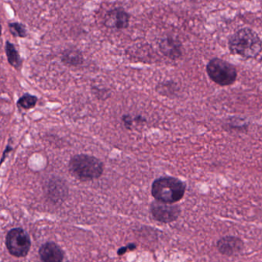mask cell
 I'll return each mask as SVG.
<instances>
[{
    "instance_id": "cell-14",
    "label": "cell",
    "mask_w": 262,
    "mask_h": 262,
    "mask_svg": "<svg viewBox=\"0 0 262 262\" xmlns=\"http://www.w3.org/2000/svg\"><path fill=\"white\" fill-rule=\"evenodd\" d=\"M37 101H38V98L34 95L25 94L18 99L17 105H18V107L28 110V109L35 107Z\"/></svg>"
},
{
    "instance_id": "cell-7",
    "label": "cell",
    "mask_w": 262,
    "mask_h": 262,
    "mask_svg": "<svg viewBox=\"0 0 262 262\" xmlns=\"http://www.w3.org/2000/svg\"><path fill=\"white\" fill-rule=\"evenodd\" d=\"M217 249L223 255L232 256L243 252L244 243L241 238L237 237L226 236L219 240Z\"/></svg>"
},
{
    "instance_id": "cell-11",
    "label": "cell",
    "mask_w": 262,
    "mask_h": 262,
    "mask_svg": "<svg viewBox=\"0 0 262 262\" xmlns=\"http://www.w3.org/2000/svg\"><path fill=\"white\" fill-rule=\"evenodd\" d=\"M48 189L51 198L55 200L64 198L68 193L67 186L64 184V182L60 179L51 180L48 185Z\"/></svg>"
},
{
    "instance_id": "cell-12",
    "label": "cell",
    "mask_w": 262,
    "mask_h": 262,
    "mask_svg": "<svg viewBox=\"0 0 262 262\" xmlns=\"http://www.w3.org/2000/svg\"><path fill=\"white\" fill-rule=\"evenodd\" d=\"M6 53L9 64L15 69H19L21 67V63H23L21 57H20L19 54H18V51L15 49L14 45H12L9 41L6 42Z\"/></svg>"
},
{
    "instance_id": "cell-3",
    "label": "cell",
    "mask_w": 262,
    "mask_h": 262,
    "mask_svg": "<svg viewBox=\"0 0 262 262\" xmlns=\"http://www.w3.org/2000/svg\"><path fill=\"white\" fill-rule=\"evenodd\" d=\"M151 192L157 201L172 204L183 198L186 192V184L174 177H160L152 183Z\"/></svg>"
},
{
    "instance_id": "cell-2",
    "label": "cell",
    "mask_w": 262,
    "mask_h": 262,
    "mask_svg": "<svg viewBox=\"0 0 262 262\" xmlns=\"http://www.w3.org/2000/svg\"><path fill=\"white\" fill-rule=\"evenodd\" d=\"M69 172L78 180L88 181L96 180L102 175L104 165L96 157L80 154L72 157L69 161Z\"/></svg>"
},
{
    "instance_id": "cell-19",
    "label": "cell",
    "mask_w": 262,
    "mask_h": 262,
    "mask_svg": "<svg viewBox=\"0 0 262 262\" xmlns=\"http://www.w3.org/2000/svg\"><path fill=\"white\" fill-rule=\"evenodd\" d=\"M1 34H2V27H1V25H0V36H1Z\"/></svg>"
},
{
    "instance_id": "cell-16",
    "label": "cell",
    "mask_w": 262,
    "mask_h": 262,
    "mask_svg": "<svg viewBox=\"0 0 262 262\" xmlns=\"http://www.w3.org/2000/svg\"><path fill=\"white\" fill-rule=\"evenodd\" d=\"M123 122H124V126L127 127V129L131 128V125H132L133 121L134 119L130 116V115H124L122 118Z\"/></svg>"
},
{
    "instance_id": "cell-6",
    "label": "cell",
    "mask_w": 262,
    "mask_h": 262,
    "mask_svg": "<svg viewBox=\"0 0 262 262\" xmlns=\"http://www.w3.org/2000/svg\"><path fill=\"white\" fill-rule=\"evenodd\" d=\"M151 212L156 220L163 223H170L178 218L180 209L178 206L156 201L151 205Z\"/></svg>"
},
{
    "instance_id": "cell-10",
    "label": "cell",
    "mask_w": 262,
    "mask_h": 262,
    "mask_svg": "<svg viewBox=\"0 0 262 262\" xmlns=\"http://www.w3.org/2000/svg\"><path fill=\"white\" fill-rule=\"evenodd\" d=\"M160 50L169 58H177L181 55L180 44L172 38H166L162 40L160 45Z\"/></svg>"
},
{
    "instance_id": "cell-1",
    "label": "cell",
    "mask_w": 262,
    "mask_h": 262,
    "mask_svg": "<svg viewBox=\"0 0 262 262\" xmlns=\"http://www.w3.org/2000/svg\"><path fill=\"white\" fill-rule=\"evenodd\" d=\"M231 53L246 59L256 58L262 51L259 35L250 28H243L231 35L229 39Z\"/></svg>"
},
{
    "instance_id": "cell-18",
    "label": "cell",
    "mask_w": 262,
    "mask_h": 262,
    "mask_svg": "<svg viewBox=\"0 0 262 262\" xmlns=\"http://www.w3.org/2000/svg\"><path fill=\"white\" fill-rule=\"evenodd\" d=\"M133 246H134V245L132 244L130 245V246H127V247H124L120 249V250L118 251V255H122V254L125 253V252H127L126 250H127L128 248L132 247Z\"/></svg>"
},
{
    "instance_id": "cell-8",
    "label": "cell",
    "mask_w": 262,
    "mask_h": 262,
    "mask_svg": "<svg viewBox=\"0 0 262 262\" xmlns=\"http://www.w3.org/2000/svg\"><path fill=\"white\" fill-rule=\"evenodd\" d=\"M130 23V15L124 9L117 8L110 11L106 15V26L117 29H124L128 27Z\"/></svg>"
},
{
    "instance_id": "cell-9",
    "label": "cell",
    "mask_w": 262,
    "mask_h": 262,
    "mask_svg": "<svg viewBox=\"0 0 262 262\" xmlns=\"http://www.w3.org/2000/svg\"><path fill=\"white\" fill-rule=\"evenodd\" d=\"M40 258L42 262H62L63 252L56 244L47 243L39 250Z\"/></svg>"
},
{
    "instance_id": "cell-5",
    "label": "cell",
    "mask_w": 262,
    "mask_h": 262,
    "mask_svg": "<svg viewBox=\"0 0 262 262\" xmlns=\"http://www.w3.org/2000/svg\"><path fill=\"white\" fill-rule=\"evenodd\" d=\"M6 246L14 256L24 257L29 253L30 249V238L23 229H14L7 235Z\"/></svg>"
},
{
    "instance_id": "cell-13",
    "label": "cell",
    "mask_w": 262,
    "mask_h": 262,
    "mask_svg": "<svg viewBox=\"0 0 262 262\" xmlns=\"http://www.w3.org/2000/svg\"><path fill=\"white\" fill-rule=\"evenodd\" d=\"M61 59L63 62L72 66H79L83 62L82 55L76 49H68L64 51Z\"/></svg>"
},
{
    "instance_id": "cell-4",
    "label": "cell",
    "mask_w": 262,
    "mask_h": 262,
    "mask_svg": "<svg viewBox=\"0 0 262 262\" xmlns=\"http://www.w3.org/2000/svg\"><path fill=\"white\" fill-rule=\"evenodd\" d=\"M206 72L212 81L223 87L232 85L238 77V72L233 64L219 58H212L209 61Z\"/></svg>"
},
{
    "instance_id": "cell-15",
    "label": "cell",
    "mask_w": 262,
    "mask_h": 262,
    "mask_svg": "<svg viewBox=\"0 0 262 262\" xmlns=\"http://www.w3.org/2000/svg\"><path fill=\"white\" fill-rule=\"evenodd\" d=\"M9 29H10L11 33L17 37H21L24 38L26 36V28L23 25L18 23H9Z\"/></svg>"
},
{
    "instance_id": "cell-17",
    "label": "cell",
    "mask_w": 262,
    "mask_h": 262,
    "mask_svg": "<svg viewBox=\"0 0 262 262\" xmlns=\"http://www.w3.org/2000/svg\"><path fill=\"white\" fill-rule=\"evenodd\" d=\"M12 150V148L10 146H9V145H7V146H6V150L4 151V152H3V157H2L1 160H0V166H1L2 163H3V161H4L5 158L6 157V155H7L8 152H11V151Z\"/></svg>"
}]
</instances>
